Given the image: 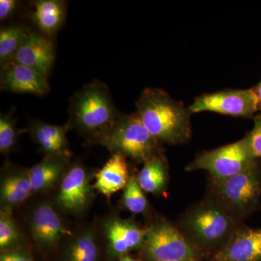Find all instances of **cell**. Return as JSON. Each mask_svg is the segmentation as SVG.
Returning a JSON list of instances; mask_svg holds the SVG:
<instances>
[{
	"instance_id": "cell-1",
	"label": "cell",
	"mask_w": 261,
	"mask_h": 261,
	"mask_svg": "<svg viewBox=\"0 0 261 261\" xmlns=\"http://www.w3.org/2000/svg\"><path fill=\"white\" fill-rule=\"evenodd\" d=\"M137 116L149 133L161 143H186L191 138L190 108L161 89L146 88L136 102Z\"/></svg>"
},
{
	"instance_id": "cell-2",
	"label": "cell",
	"mask_w": 261,
	"mask_h": 261,
	"mask_svg": "<svg viewBox=\"0 0 261 261\" xmlns=\"http://www.w3.org/2000/svg\"><path fill=\"white\" fill-rule=\"evenodd\" d=\"M242 220L213 197L191 207L181 221V233L199 251H219L243 226Z\"/></svg>"
},
{
	"instance_id": "cell-3",
	"label": "cell",
	"mask_w": 261,
	"mask_h": 261,
	"mask_svg": "<svg viewBox=\"0 0 261 261\" xmlns=\"http://www.w3.org/2000/svg\"><path fill=\"white\" fill-rule=\"evenodd\" d=\"M68 113L70 128L92 142L106 134L122 115L115 106L108 86L97 80L85 84L72 96Z\"/></svg>"
},
{
	"instance_id": "cell-4",
	"label": "cell",
	"mask_w": 261,
	"mask_h": 261,
	"mask_svg": "<svg viewBox=\"0 0 261 261\" xmlns=\"http://www.w3.org/2000/svg\"><path fill=\"white\" fill-rule=\"evenodd\" d=\"M94 143L135 161L145 163L160 152V143L147 130L137 113L122 114Z\"/></svg>"
},
{
	"instance_id": "cell-5",
	"label": "cell",
	"mask_w": 261,
	"mask_h": 261,
	"mask_svg": "<svg viewBox=\"0 0 261 261\" xmlns=\"http://www.w3.org/2000/svg\"><path fill=\"white\" fill-rule=\"evenodd\" d=\"M214 197L240 219L259 206L261 195V166L257 161L251 167L226 179L212 180Z\"/></svg>"
},
{
	"instance_id": "cell-6",
	"label": "cell",
	"mask_w": 261,
	"mask_h": 261,
	"mask_svg": "<svg viewBox=\"0 0 261 261\" xmlns=\"http://www.w3.org/2000/svg\"><path fill=\"white\" fill-rule=\"evenodd\" d=\"M257 159L245 136L243 140L197 155L188 166L189 171L205 170L212 180L221 181L243 172L257 162Z\"/></svg>"
},
{
	"instance_id": "cell-7",
	"label": "cell",
	"mask_w": 261,
	"mask_h": 261,
	"mask_svg": "<svg viewBox=\"0 0 261 261\" xmlns=\"http://www.w3.org/2000/svg\"><path fill=\"white\" fill-rule=\"evenodd\" d=\"M142 248L150 261H198L201 257L181 231L166 221L146 228Z\"/></svg>"
},
{
	"instance_id": "cell-8",
	"label": "cell",
	"mask_w": 261,
	"mask_h": 261,
	"mask_svg": "<svg viewBox=\"0 0 261 261\" xmlns=\"http://www.w3.org/2000/svg\"><path fill=\"white\" fill-rule=\"evenodd\" d=\"M192 113L209 111L233 117L253 118L258 112L252 89H227L196 97L189 107Z\"/></svg>"
},
{
	"instance_id": "cell-9",
	"label": "cell",
	"mask_w": 261,
	"mask_h": 261,
	"mask_svg": "<svg viewBox=\"0 0 261 261\" xmlns=\"http://www.w3.org/2000/svg\"><path fill=\"white\" fill-rule=\"evenodd\" d=\"M94 189L86 168L75 163L65 171L62 178L57 202L66 212L80 214L89 205Z\"/></svg>"
},
{
	"instance_id": "cell-10",
	"label": "cell",
	"mask_w": 261,
	"mask_h": 261,
	"mask_svg": "<svg viewBox=\"0 0 261 261\" xmlns=\"http://www.w3.org/2000/svg\"><path fill=\"white\" fill-rule=\"evenodd\" d=\"M2 90L16 94H31L44 97L50 90L47 79L29 67L13 61L1 65Z\"/></svg>"
},
{
	"instance_id": "cell-11",
	"label": "cell",
	"mask_w": 261,
	"mask_h": 261,
	"mask_svg": "<svg viewBox=\"0 0 261 261\" xmlns=\"http://www.w3.org/2000/svg\"><path fill=\"white\" fill-rule=\"evenodd\" d=\"M108 252L112 257H121L133 250L143 247L146 229L132 220L113 218L104 224Z\"/></svg>"
},
{
	"instance_id": "cell-12",
	"label": "cell",
	"mask_w": 261,
	"mask_h": 261,
	"mask_svg": "<svg viewBox=\"0 0 261 261\" xmlns=\"http://www.w3.org/2000/svg\"><path fill=\"white\" fill-rule=\"evenodd\" d=\"M29 228L33 240L39 246L51 248L70 234L61 216L48 202L38 205L33 211L29 220Z\"/></svg>"
},
{
	"instance_id": "cell-13",
	"label": "cell",
	"mask_w": 261,
	"mask_h": 261,
	"mask_svg": "<svg viewBox=\"0 0 261 261\" xmlns=\"http://www.w3.org/2000/svg\"><path fill=\"white\" fill-rule=\"evenodd\" d=\"M55 58L54 44L49 37L30 30L28 38L12 61L29 67L47 79Z\"/></svg>"
},
{
	"instance_id": "cell-14",
	"label": "cell",
	"mask_w": 261,
	"mask_h": 261,
	"mask_svg": "<svg viewBox=\"0 0 261 261\" xmlns=\"http://www.w3.org/2000/svg\"><path fill=\"white\" fill-rule=\"evenodd\" d=\"M214 261H261V228L240 226L215 252Z\"/></svg>"
},
{
	"instance_id": "cell-15",
	"label": "cell",
	"mask_w": 261,
	"mask_h": 261,
	"mask_svg": "<svg viewBox=\"0 0 261 261\" xmlns=\"http://www.w3.org/2000/svg\"><path fill=\"white\" fill-rule=\"evenodd\" d=\"M70 128L68 123L57 126L42 121H31L27 130L45 155L53 154L69 159L71 154L68 148L67 132Z\"/></svg>"
},
{
	"instance_id": "cell-16",
	"label": "cell",
	"mask_w": 261,
	"mask_h": 261,
	"mask_svg": "<svg viewBox=\"0 0 261 261\" xmlns=\"http://www.w3.org/2000/svg\"><path fill=\"white\" fill-rule=\"evenodd\" d=\"M129 178L126 157L121 154L112 153L111 159L96 174L94 188L109 197L123 190Z\"/></svg>"
},
{
	"instance_id": "cell-17",
	"label": "cell",
	"mask_w": 261,
	"mask_h": 261,
	"mask_svg": "<svg viewBox=\"0 0 261 261\" xmlns=\"http://www.w3.org/2000/svg\"><path fill=\"white\" fill-rule=\"evenodd\" d=\"M68 159L47 154L41 162L29 170L33 192L49 191L61 181L65 173Z\"/></svg>"
},
{
	"instance_id": "cell-18",
	"label": "cell",
	"mask_w": 261,
	"mask_h": 261,
	"mask_svg": "<svg viewBox=\"0 0 261 261\" xmlns=\"http://www.w3.org/2000/svg\"><path fill=\"white\" fill-rule=\"evenodd\" d=\"M33 192L29 170H8L2 178L0 197L2 207H16L25 202Z\"/></svg>"
},
{
	"instance_id": "cell-19",
	"label": "cell",
	"mask_w": 261,
	"mask_h": 261,
	"mask_svg": "<svg viewBox=\"0 0 261 261\" xmlns=\"http://www.w3.org/2000/svg\"><path fill=\"white\" fill-rule=\"evenodd\" d=\"M32 18L46 37L58 32L66 16V4L61 0H37L32 2Z\"/></svg>"
},
{
	"instance_id": "cell-20",
	"label": "cell",
	"mask_w": 261,
	"mask_h": 261,
	"mask_svg": "<svg viewBox=\"0 0 261 261\" xmlns=\"http://www.w3.org/2000/svg\"><path fill=\"white\" fill-rule=\"evenodd\" d=\"M142 190L148 193H161L166 188L168 181V164L162 154L154 155L144 163L143 168L137 177Z\"/></svg>"
},
{
	"instance_id": "cell-21",
	"label": "cell",
	"mask_w": 261,
	"mask_h": 261,
	"mask_svg": "<svg viewBox=\"0 0 261 261\" xmlns=\"http://www.w3.org/2000/svg\"><path fill=\"white\" fill-rule=\"evenodd\" d=\"M99 256L95 234L87 229L73 237L65 249L63 261H99Z\"/></svg>"
},
{
	"instance_id": "cell-22",
	"label": "cell",
	"mask_w": 261,
	"mask_h": 261,
	"mask_svg": "<svg viewBox=\"0 0 261 261\" xmlns=\"http://www.w3.org/2000/svg\"><path fill=\"white\" fill-rule=\"evenodd\" d=\"M30 29L21 25H11L0 29V63L12 61L28 38Z\"/></svg>"
},
{
	"instance_id": "cell-23",
	"label": "cell",
	"mask_w": 261,
	"mask_h": 261,
	"mask_svg": "<svg viewBox=\"0 0 261 261\" xmlns=\"http://www.w3.org/2000/svg\"><path fill=\"white\" fill-rule=\"evenodd\" d=\"M23 238L12 214V209L2 207L0 211V250L9 251L22 247Z\"/></svg>"
},
{
	"instance_id": "cell-24",
	"label": "cell",
	"mask_w": 261,
	"mask_h": 261,
	"mask_svg": "<svg viewBox=\"0 0 261 261\" xmlns=\"http://www.w3.org/2000/svg\"><path fill=\"white\" fill-rule=\"evenodd\" d=\"M122 202L127 210L134 214H143L147 210V198L135 176H130L126 186L123 189Z\"/></svg>"
},
{
	"instance_id": "cell-25",
	"label": "cell",
	"mask_w": 261,
	"mask_h": 261,
	"mask_svg": "<svg viewBox=\"0 0 261 261\" xmlns=\"http://www.w3.org/2000/svg\"><path fill=\"white\" fill-rule=\"evenodd\" d=\"M19 130L11 113L0 115V152L10 153L18 142Z\"/></svg>"
},
{
	"instance_id": "cell-26",
	"label": "cell",
	"mask_w": 261,
	"mask_h": 261,
	"mask_svg": "<svg viewBox=\"0 0 261 261\" xmlns=\"http://www.w3.org/2000/svg\"><path fill=\"white\" fill-rule=\"evenodd\" d=\"M254 126L246 135L250 148L257 159H261V112L253 118Z\"/></svg>"
},
{
	"instance_id": "cell-27",
	"label": "cell",
	"mask_w": 261,
	"mask_h": 261,
	"mask_svg": "<svg viewBox=\"0 0 261 261\" xmlns=\"http://www.w3.org/2000/svg\"><path fill=\"white\" fill-rule=\"evenodd\" d=\"M0 261H36L34 257L23 247L2 252L0 255Z\"/></svg>"
},
{
	"instance_id": "cell-28",
	"label": "cell",
	"mask_w": 261,
	"mask_h": 261,
	"mask_svg": "<svg viewBox=\"0 0 261 261\" xmlns=\"http://www.w3.org/2000/svg\"><path fill=\"white\" fill-rule=\"evenodd\" d=\"M18 3L15 0H0V20L4 21L13 15L18 8Z\"/></svg>"
},
{
	"instance_id": "cell-29",
	"label": "cell",
	"mask_w": 261,
	"mask_h": 261,
	"mask_svg": "<svg viewBox=\"0 0 261 261\" xmlns=\"http://www.w3.org/2000/svg\"><path fill=\"white\" fill-rule=\"evenodd\" d=\"M252 89L253 92H255V95H256L258 112H261V80L255 87Z\"/></svg>"
},
{
	"instance_id": "cell-30",
	"label": "cell",
	"mask_w": 261,
	"mask_h": 261,
	"mask_svg": "<svg viewBox=\"0 0 261 261\" xmlns=\"http://www.w3.org/2000/svg\"><path fill=\"white\" fill-rule=\"evenodd\" d=\"M118 261H140L137 260V259L133 258V257L128 256V255H125V256L121 257Z\"/></svg>"
}]
</instances>
